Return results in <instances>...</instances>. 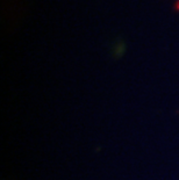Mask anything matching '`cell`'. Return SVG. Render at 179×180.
Wrapping results in <instances>:
<instances>
[{"label": "cell", "instance_id": "cell-1", "mask_svg": "<svg viewBox=\"0 0 179 180\" xmlns=\"http://www.w3.org/2000/svg\"><path fill=\"white\" fill-rule=\"evenodd\" d=\"M177 8L179 10V1H178V4H177Z\"/></svg>", "mask_w": 179, "mask_h": 180}]
</instances>
